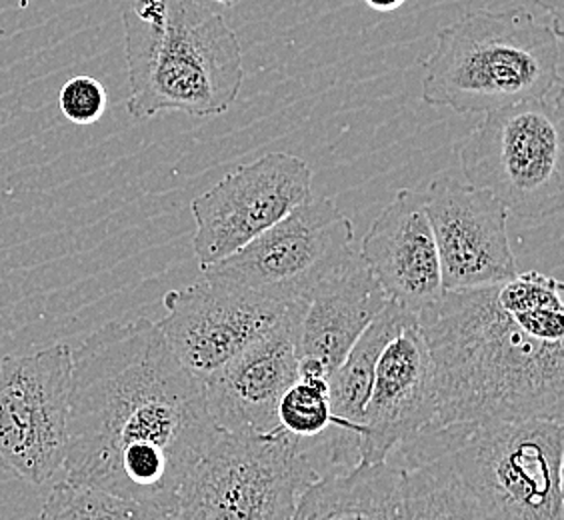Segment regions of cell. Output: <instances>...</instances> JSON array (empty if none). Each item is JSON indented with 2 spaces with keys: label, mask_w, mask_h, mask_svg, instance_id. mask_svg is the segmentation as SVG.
Masks as SVG:
<instances>
[{
  "label": "cell",
  "mask_w": 564,
  "mask_h": 520,
  "mask_svg": "<svg viewBox=\"0 0 564 520\" xmlns=\"http://www.w3.org/2000/svg\"><path fill=\"white\" fill-rule=\"evenodd\" d=\"M401 468L397 520H489L445 456Z\"/></svg>",
  "instance_id": "d6986e66"
},
{
  "label": "cell",
  "mask_w": 564,
  "mask_h": 520,
  "mask_svg": "<svg viewBox=\"0 0 564 520\" xmlns=\"http://www.w3.org/2000/svg\"><path fill=\"white\" fill-rule=\"evenodd\" d=\"M73 348L65 343L0 360V468L31 487L63 473Z\"/></svg>",
  "instance_id": "9c48e42d"
},
{
  "label": "cell",
  "mask_w": 564,
  "mask_h": 520,
  "mask_svg": "<svg viewBox=\"0 0 564 520\" xmlns=\"http://www.w3.org/2000/svg\"><path fill=\"white\" fill-rule=\"evenodd\" d=\"M436 414L431 353L414 316L384 347L362 412L357 465L387 463L399 446L426 431Z\"/></svg>",
  "instance_id": "5bb4252c"
},
{
  "label": "cell",
  "mask_w": 564,
  "mask_h": 520,
  "mask_svg": "<svg viewBox=\"0 0 564 520\" xmlns=\"http://www.w3.org/2000/svg\"><path fill=\"white\" fill-rule=\"evenodd\" d=\"M413 313L399 304L387 303L369 328L360 335L345 360L326 379L330 411L338 433L348 434L358 445L362 433V412L369 401L375 370L384 347L401 333L402 326L413 321Z\"/></svg>",
  "instance_id": "ac0fdd59"
},
{
  "label": "cell",
  "mask_w": 564,
  "mask_h": 520,
  "mask_svg": "<svg viewBox=\"0 0 564 520\" xmlns=\"http://www.w3.org/2000/svg\"><path fill=\"white\" fill-rule=\"evenodd\" d=\"M358 254L387 299L414 316L445 294L423 191L401 188L370 225Z\"/></svg>",
  "instance_id": "9a60e30c"
},
{
  "label": "cell",
  "mask_w": 564,
  "mask_h": 520,
  "mask_svg": "<svg viewBox=\"0 0 564 520\" xmlns=\"http://www.w3.org/2000/svg\"><path fill=\"white\" fill-rule=\"evenodd\" d=\"M218 434L156 323L110 321L73 350L66 483L166 514Z\"/></svg>",
  "instance_id": "6da1fadb"
},
{
  "label": "cell",
  "mask_w": 564,
  "mask_h": 520,
  "mask_svg": "<svg viewBox=\"0 0 564 520\" xmlns=\"http://www.w3.org/2000/svg\"><path fill=\"white\" fill-rule=\"evenodd\" d=\"M563 291L554 277L517 272L495 286L445 291L416 315L436 387L429 429L563 423Z\"/></svg>",
  "instance_id": "7a4b0ae2"
},
{
  "label": "cell",
  "mask_w": 564,
  "mask_h": 520,
  "mask_svg": "<svg viewBox=\"0 0 564 520\" xmlns=\"http://www.w3.org/2000/svg\"><path fill=\"white\" fill-rule=\"evenodd\" d=\"M372 11L392 12L401 9L406 0H365Z\"/></svg>",
  "instance_id": "cb8c5ba5"
},
{
  "label": "cell",
  "mask_w": 564,
  "mask_h": 520,
  "mask_svg": "<svg viewBox=\"0 0 564 520\" xmlns=\"http://www.w3.org/2000/svg\"><path fill=\"white\" fill-rule=\"evenodd\" d=\"M311 196L313 171L289 152H267L225 174L191 203L200 269L235 254Z\"/></svg>",
  "instance_id": "30bf717a"
},
{
  "label": "cell",
  "mask_w": 564,
  "mask_h": 520,
  "mask_svg": "<svg viewBox=\"0 0 564 520\" xmlns=\"http://www.w3.org/2000/svg\"><path fill=\"white\" fill-rule=\"evenodd\" d=\"M279 429L306 443L318 438L333 426L335 416L330 411L328 382L323 379H299L282 394L276 409Z\"/></svg>",
  "instance_id": "44dd1931"
},
{
  "label": "cell",
  "mask_w": 564,
  "mask_h": 520,
  "mask_svg": "<svg viewBox=\"0 0 564 520\" xmlns=\"http://www.w3.org/2000/svg\"><path fill=\"white\" fill-rule=\"evenodd\" d=\"M306 303L289 306L274 325L203 384L220 433L267 434L279 429L282 394L299 379V343Z\"/></svg>",
  "instance_id": "4fadbf2b"
},
{
  "label": "cell",
  "mask_w": 564,
  "mask_h": 520,
  "mask_svg": "<svg viewBox=\"0 0 564 520\" xmlns=\"http://www.w3.org/2000/svg\"><path fill=\"white\" fill-rule=\"evenodd\" d=\"M207 2L220 4V7H235V4H239L240 0H207Z\"/></svg>",
  "instance_id": "d4e9b609"
},
{
  "label": "cell",
  "mask_w": 564,
  "mask_h": 520,
  "mask_svg": "<svg viewBox=\"0 0 564 520\" xmlns=\"http://www.w3.org/2000/svg\"><path fill=\"white\" fill-rule=\"evenodd\" d=\"M109 107V95L95 76H73L58 93V109L78 127L95 124L105 117Z\"/></svg>",
  "instance_id": "7402d4cb"
},
{
  "label": "cell",
  "mask_w": 564,
  "mask_h": 520,
  "mask_svg": "<svg viewBox=\"0 0 564 520\" xmlns=\"http://www.w3.org/2000/svg\"><path fill=\"white\" fill-rule=\"evenodd\" d=\"M352 240V223L335 198L311 196L235 254L200 271L267 303H308L316 286L355 252Z\"/></svg>",
  "instance_id": "ba28073f"
},
{
  "label": "cell",
  "mask_w": 564,
  "mask_h": 520,
  "mask_svg": "<svg viewBox=\"0 0 564 520\" xmlns=\"http://www.w3.org/2000/svg\"><path fill=\"white\" fill-rule=\"evenodd\" d=\"M389 299L360 254L352 252L308 296L299 343V377H330Z\"/></svg>",
  "instance_id": "2e32d148"
},
{
  "label": "cell",
  "mask_w": 564,
  "mask_h": 520,
  "mask_svg": "<svg viewBox=\"0 0 564 520\" xmlns=\"http://www.w3.org/2000/svg\"><path fill=\"white\" fill-rule=\"evenodd\" d=\"M460 174L487 191L522 223L563 213V85L546 97L485 112L482 122L456 142Z\"/></svg>",
  "instance_id": "8992f818"
},
{
  "label": "cell",
  "mask_w": 564,
  "mask_h": 520,
  "mask_svg": "<svg viewBox=\"0 0 564 520\" xmlns=\"http://www.w3.org/2000/svg\"><path fill=\"white\" fill-rule=\"evenodd\" d=\"M563 85V36L524 7L475 9L436 33L421 100L477 115L546 97Z\"/></svg>",
  "instance_id": "277c9868"
},
{
  "label": "cell",
  "mask_w": 564,
  "mask_h": 520,
  "mask_svg": "<svg viewBox=\"0 0 564 520\" xmlns=\"http://www.w3.org/2000/svg\"><path fill=\"white\" fill-rule=\"evenodd\" d=\"M163 306L166 315L156 326L174 357L198 382L225 367L289 308L205 277L169 291Z\"/></svg>",
  "instance_id": "7c38bea8"
},
{
  "label": "cell",
  "mask_w": 564,
  "mask_h": 520,
  "mask_svg": "<svg viewBox=\"0 0 564 520\" xmlns=\"http://www.w3.org/2000/svg\"><path fill=\"white\" fill-rule=\"evenodd\" d=\"M445 456L489 520H564L561 421L522 419L433 429Z\"/></svg>",
  "instance_id": "5b68a950"
},
{
  "label": "cell",
  "mask_w": 564,
  "mask_h": 520,
  "mask_svg": "<svg viewBox=\"0 0 564 520\" xmlns=\"http://www.w3.org/2000/svg\"><path fill=\"white\" fill-rule=\"evenodd\" d=\"M134 120L225 115L245 83L239 36L207 0H132L122 12Z\"/></svg>",
  "instance_id": "3957f363"
},
{
  "label": "cell",
  "mask_w": 564,
  "mask_h": 520,
  "mask_svg": "<svg viewBox=\"0 0 564 520\" xmlns=\"http://www.w3.org/2000/svg\"><path fill=\"white\" fill-rule=\"evenodd\" d=\"M423 196L445 291L495 286L519 272L507 230L509 213L495 196L448 171L436 174Z\"/></svg>",
  "instance_id": "8fae6325"
},
{
  "label": "cell",
  "mask_w": 564,
  "mask_h": 520,
  "mask_svg": "<svg viewBox=\"0 0 564 520\" xmlns=\"http://www.w3.org/2000/svg\"><path fill=\"white\" fill-rule=\"evenodd\" d=\"M549 14V22L558 36L564 34V0H534Z\"/></svg>",
  "instance_id": "603a6c76"
},
{
  "label": "cell",
  "mask_w": 564,
  "mask_h": 520,
  "mask_svg": "<svg viewBox=\"0 0 564 520\" xmlns=\"http://www.w3.org/2000/svg\"><path fill=\"white\" fill-rule=\"evenodd\" d=\"M401 465H355L304 490L291 520H397Z\"/></svg>",
  "instance_id": "e0dca14e"
},
{
  "label": "cell",
  "mask_w": 564,
  "mask_h": 520,
  "mask_svg": "<svg viewBox=\"0 0 564 520\" xmlns=\"http://www.w3.org/2000/svg\"><path fill=\"white\" fill-rule=\"evenodd\" d=\"M321 478L303 441L281 429L218 434L174 497L169 520H291Z\"/></svg>",
  "instance_id": "52a82bcc"
},
{
  "label": "cell",
  "mask_w": 564,
  "mask_h": 520,
  "mask_svg": "<svg viewBox=\"0 0 564 520\" xmlns=\"http://www.w3.org/2000/svg\"><path fill=\"white\" fill-rule=\"evenodd\" d=\"M39 520H169L163 510L137 500L115 497L95 488L76 487L66 480L55 483Z\"/></svg>",
  "instance_id": "ffe728a7"
}]
</instances>
